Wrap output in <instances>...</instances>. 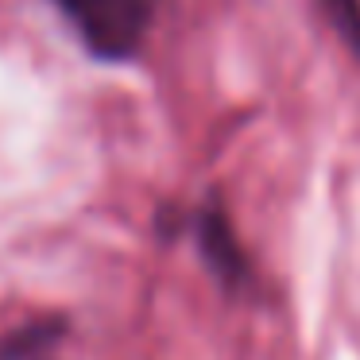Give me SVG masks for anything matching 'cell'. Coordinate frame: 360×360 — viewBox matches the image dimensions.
I'll use <instances>...</instances> for the list:
<instances>
[{
	"label": "cell",
	"instance_id": "obj_2",
	"mask_svg": "<svg viewBox=\"0 0 360 360\" xmlns=\"http://www.w3.org/2000/svg\"><path fill=\"white\" fill-rule=\"evenodd\" d=\"M63 326L43 318L0 321V360H63Z\"/></svg>",
	"mask_w": 360,
	"mask_h": 360
},
{
	"label": "cell",
	"instance_id": "obj_3",
	"mask_svg": "<svg viewBox=\"0 0 360 360\" xmlns=\"http://www.w3.org/2000/svg\"><path fill=\"white\" fill-rule=\"evenodd\" d=\"M202 252L210 259V267L221 275V283L233 287L236 279L244 275V256L236 248V236H233V225L221 210H210L202 217Z\"/></svg>",
	"mask_w": 360,
	"mask_h": 360
},
{
	"label": "cell",
	"instance_id": "obj_1",
	"mask_svg": "<svg viewBox=\"0 0 360 360\" xmlns=\"http://www.w3.org/2000/svg\"><path fill=\"white\" fill-rule=\"evenodd\" d=\"M89 55L120 63L143 47L159 0H51Z\"/></svg>",
	"mask_w": 360,
	"mask_h": 360
}]
</instances>
